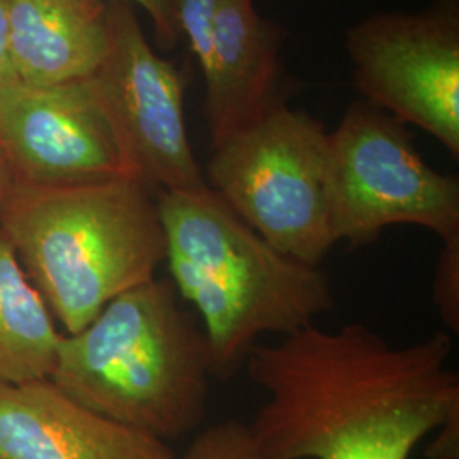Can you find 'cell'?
Instances as JSON below:
<instances>
[{
  "label": "cell",
  "instance_id": "1",
  "mask_svg": "<svg viewBox=\"0 0 459 459\" xmlns=\"http://www.w3.org/2000/svg\"><path fill=\"white\" fill-rule=\"evenodd\" d=\"M451 354L447 332L394 347L358 322L255 345L248 377L267 400L248 426L261 459H411L459 415Z\"/></svg>",
  "mask_w": 459,
  "mask_h": 459
},
{
  "label": "cell",
  "instance_id": "2",
  "mask_svg": "<svg viewBox=\"0 0 459 459\" xmlns=\"http://www.w3.org/2000/svg\"><path fill=\"white\" fill-rule=\"evenodd\" d=\"M155 197L170 282L196 310L213 377L237 375L259 337L291 335L333 308V288L320 265L271 246L208 186Z\"/></svg>",
  "mask_w": 459,
  "mask_h": 459
},
{
  "label": "cell",
  "instance_id": "3",
  "mask_svg": "<svg viewBox=\"0 0 459 459\" xmlns=\"http://www.w3.org/2000/svg\"><path fill=\"white\" fill-rule=\"evenodd\" d=\"M0 233L65 333L155 279L165 263L155 191L136 178L56 187L13 182Z\"/></svg>",
  "mask_w": 459,
  "mask_h": 459
},
{
  "label": "cell",
  "instance_id": "4",
  "mask_svg": "<svg viewBox=\"0 0 459 459\" xmlns=\"http://www.w3.org/2000/svg\"><path fill=\"white\" fill-rule=\"evenodd\" d=\"M212 354L174 284L152 279L109 301L75 333H62L51 379L64 394L162 441L203 424Z\"/></svg>",
  "mask_w": 459,
  "mask_h": 459
},
{
  "label": "cell",
  "instance_id": "5",
  "mask_svg": "<svg viewBox=\"0 0 459 459\" xmlns=\"http://www.w3.org/2000/svg\"><path fill=\"white\" fill-rule=\"evenodd\" d=\"M324 125L281 104L212 147L204 181L282 254L320 265L335 247L327 206Z\"/></svg>",
  "mask_w": 459,
  "mask_h": 459
},
{
  "label": "cell",
  "instance_id": "6",
  "mask_svg": "<svg viewBox=\"0 0 459 459\" xmlns=\"http://www.w3.org/2000/svg\"><path fill=\"white\" fill-rule=\"evenodd\" d=\"M327 206L335 244L364 246L394 225L459 237V181L420 157L402 121L354 102L328 133Z\"/></svg>",
  "mask_w": 459,
  "mask_h": 459
},
{
  "label": "cell",
  "instance_id": "7",
  "mask_svg": "<svg viewBox=\"0 0 459 459\" xmlns=\"http://www.w3.org/2000/svg\"><path fill=\"white\" fill-rule=\"evenodd\" d=\"M364 100L459 155L458 0L422 13H381L345 34Z\"/></svg>",
  "mask_w": 459,
  "mask_h": 459
},
{
  "label": "cell",
  "instance_id": "8",
  "mask_svg": "<svg viewBox=\"0 0 459 459\" xmlns=\"http://www.w3.org/2000/svg\"><path fill=\"white\" fill-rule=\"evenodd\" d=\"M108 14L109 47L91 82L133 176L155 193L206 187L187 136L179 68L150 47L132 2H108Z\"/></svg>",
  "mask_w": 459,
  "mask_h": 459
},
{
  "label": "cell",
  "instance_id": "9",
  "mask_svg": "<svg viewBox=\"0 0 459 459\" xmlns=\"http://www.w3.org/2000/svg\"><path fill=\"white\" fill-rule=\"evenodd\" d=\"M0 150L17 184L56 187L134 178L91 79L2 85Z\"/></svg>",
  "mask_w": 459,
  "mask_h": 459
},
{
  "label": "cell",
  "instance_id": "10",
  "mask_svg": "<svg viewBox=\"0 0 459 459\" xmlns=\"http://www.w3.org/2000/svg\"><path fill=\"white\" fill-rule=\"evenodd\" d=\"M0 459H179L169 444L83 407L51 379L0 383Z\"/></svg>",
  "mask_w": 459,
  "mask_h": 459
},
{
  "label": "cell",
  "instance_id": "11",
  "mask_svg": "<svg viewBox=\"0 0 459 459\" xmlns=\"http://www.w3.org/2000/svg\"><path fill=\"white\" fill-rule=\"evenodd\" d=\"M279 45L278 28L257 13L254 0L221 2L210 65L203 74L212 147L286 104L278 96Z\"/></svg>",
  "mask_w": 459,
  "mask_h": 459
},
{
  "label": "cell",
  "instance_id": "12",
  "mask_svg": "<svg viewBox=\"0 0 459 459\" xmlns=\"http://www.w3.org/2000/svg\"><path fill=\"white\" fill-rule=\"evenodd\" d=\"M17 81L58 85L91 79L109 47L106 0H9Z\"/></svg>",
  "mask_w": 459,
  "mask_h": 459
},
{
  "label": "cell",
  "instance_id": "13",
  "mask_svg": "<svg viewBox=\"0 0 459 459\" xmlns=\"http://www.w3.org/2000/svg\"><path fill=\"white\" fill-rule=\"evenodd\" d=\"M60 337L48 305L0 233V383L48 379Z\"/></svg>",
  "mask_w": 459,
  "mask_h": 459
},
{
  "label": "cell",
  "instance_id": "14",
  "mask_svg": "<svg viewBox=\"0 0 459 459\" xmlns=\"http://www.w3.org/2000/svg\"><path fill=\"white\" fill-rule=\"evenodd\" d=\"M181 459H261L250 426L230 419L201 430Z\"/></svg>",
  "mask_w": 459,
  "mask_h": 459
},
{
  "label": "cell",
  "instance_id": "15",
  "mask_svg": "<svg viewBox=\"0 0 459 459\" xmlns=\"http://www.w3.org/2000/svg\"><path fill=\"white\" fill-rule=\"evenodd\" d=\"M223 0H176V21L197 65L204 74L210 65L214 22Z\"/></svg>",
  "mask_w": 459,
  "mask_h": 459
},
{
  "label": "cell",
  "instance_id": "16",
  "mask_svg": "<svg viewBox=\"0 0 459 459\" xmlns=\"http://www.w3.org/2000/svg\"><path fill=\"white\" fill-rule=\"evenodd\" d=\"M437 257L432 296L444 324L449 330H459V237L443 242Z\"/></svg>",
  "mask_w": 459,
  "mask_h": 459
},
{
  "label": "cell",
  "instance_id": "17",
  "mask_svg": "<svg viewBox=\"0 0 459 459\" xmlns=\"http://www.w3.org/2000/svg\"><path fill=\"white\" fill-rule=\"evenodd\" d=\"M140 5L155 26L165 47H172L181 36L176 21V0H128Z\"/></svg>",
  "mask_w": 459,
  "mask_h": 459
},
{
  "label": "cell",
  "instance_id": "18",
  "mask_svg": "<svg viewBox=\"0 0 459 459\" xmlns=\"http://www.w3.org/2000/svg\"><path fill=\"white\" fill-rule=\"evenodd\" d=\"M17 81L16 68L11 53V24H9V0H0V87Z\"/></svg>",
  "mask_w": 459,
  "mask_h": 459
},
{
  "label": "cell",
  "instance_id": "19",
  "mask_svg": "<svg viewBox=\"0 0 459 459\" xmlns=\"http://www.w3.org/2000/svg\"><path fill=\"white\" fill-rule=\"evenodd\" d=\"M427 458H459V415L439 427V437L429 446Z\"/></svg>",
  "mask_w": 459,
  "mask_h": 459
},
{
  "label": "cell",
  "instance_id": "20",
  "mask_svg": "<svg viewBox=\"0 0 459 459\" xmlns=\"http://www.w3.org/2000/svg\"><path fill=\"white\" fill-rule=\"evenodd\" d=\"M13 182H14V179H13L11 169H9V164H7V159H5L4 152L0 150V204L7 196Z\"/></svg>",
  "mask_w": 459,
  "mask_h": 459
}]
</instances>
